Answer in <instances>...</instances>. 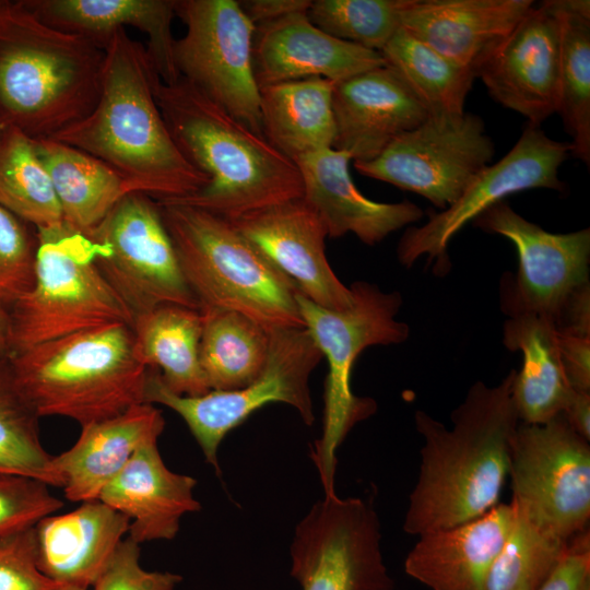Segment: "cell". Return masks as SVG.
I'll return each mask as SVG.
<instances>
[{
    "instance_id": "6da1fadb",
    "label": "cell",
    "mask_w": 590,
    "mask_h": 590,
    "mask_svg": "<svg viewBox=\"0 0 590 590\" xmlns=\"http://www.w3.org/2000/svg\"><path fill=\"white\" fill-rule=\"evenodd\" d=\"M515 375L511 369L495 386L475 381L451 412L450 427L425 411L415 412L423 446L403 521L408 534L448 529L499 504L520 423L512 401Z\"/></svg>"
},
{
    "instance_id": "7a4b0ae2",
    "label": "cell",
    "mask_w": 590,
    "mask_h": 590,
    "mask_svg": "<svg viewBox=\"0 0 590 590\" xmlns=\"http://www.w3.org/2000/svg\"><path fill=\"white\" fill-rule=\"evenodd\" d=\"M141 43L120 28L105 47L101 95L92 113L52 140L82 150L116 170L131 192L156 201L189 197L208 177L174 142L155 98L160 80Z\"/></svg>"
},
{
    "instance_id": "3957f363",
    "label": "cell",
    "mask_w": 590,
    "mask_h": 590,
    "mask_svg": "<svg viewBox=\"0 0 590 590\" xmlns=\"http://www.w3.org/2000/svg\"><path fill=\"white\" fill-rule=\"evenodd\" d=\"M155 98L182 156L208 177L196 193L176 202L227 220L303 197L294 161L249 129L184 78L160 79Z\"/></svg>"
},
{
    "instance_id": "277c9868",
    "label": "cell",
    "mask_w": 590,
    "mask_h": 590,
    "mask_svg": "<svg viewBox=\"0 0 590 590\" xmlns=\"http://www.w3.org/2000/svg\"><path fill=\"white\" fill-rule=\"evenodd\" d=\"M105 50L21 1L0 7V119L34 140L82 121L101 95Z\"/></svg>"
},
{
    "instance_id": "5b68a950",
    "label": "cell",
    "mask_w": 590,
    "mask_h": 590,
    "mask_svg": "<svg viewBox=\"0 0 590 590\" xmlns=\"http://www.w3.org/2000/svg\"><path fill=\"white\" fill-rule=\"evenodd\" d=\"M15 384L39 417L81 426L145 403L149 367L131 326L110 323L33 345L9 356Z\"/></svg>"
},
{
    "instance_id": "8992f818",
    "label": "cell",
    "mask_w": 590,
    "mask_h": 590,
    "mask_svg": "<svg viewBox=\"0 0 590 590\" xmlns=\"http://www.w3.org/2000/svg\"><path fill=\"white\" fill-rule=\"evenodd\" d=\"M157 202L200 308L243 314L269 332L306 328L296 300V284L229 220L187 204Z\"/></svg>"
},
{
    "instance_id": "52a82bcc",
    "label": "cell",
    "mask_w": 590,
    "mask_h": 590,
    "mask_svg": "<svg viewBox=\"0 0 590 590\" xmlns=\"http://www.w3.org/2000/svg\"><path fill=\"white\" fill-rule=\"evenodd\" d=\"M353 304L345 310L323 308L299 292L296 300L306 329L328 361L324 385L323 427L310 456L324 496L335 495L337 450L350 430L376 411V402L353 393L351 374L365 349L404 342L410 327L397 319L402 306L399 292H384L358 281L350 286Z\"/></svg>"
},
{
    "instance_id": "ba28073f",
    "label": "cell",
    "mask_w": 590,
    "mask_h": 590,
    "mask_svg": "<svg viewBox=\"0 0 590 590\" xmlns=\"http://www.w3.org/2000/svg\"><path fill=\"white\" fill-rule=\"evenodd\" d=\"M36 235L34 284L9 306L11 354L105 324L132 327V312L95 266L85 236L66 224Z\"/></svg>"
},
{
    "instance_id": "9c48e42d",
    "label": "cell",
    "mask_w": 590,
    "mask_h": 590,
    "mask_svg": "<svg viewBox=\"0 0 590 590\" xmlns=\"http://www.w3.org/2000/svg\"><path fill=\"white\" fill-rule=\"evenodd\" d=\"M322 357L306 328L273 331L266 366L247 386L229 391L211 390L197 397L180 396L166 388L157 368L149 367L145 403L165 405L181 416L205 461L220 474L221 441L266 404H288L305 424L310 426L315 422L309 377Z\"/></svg>"
},
{
    "instance_id": "30bf717a",
    "label": "cell",
    "mask_w": 590,
    "mask_h": 590,
    "mask_svg": "<svg viewBox=\"0 0 590 590\" xmlns=\"http://www.w3.org/2000/svg\"><path fill=\"white\" fill-rule=\"evenodd\" d=\"M94 263L134 317L161 305L200 309L164 224L158 202L123 196L87 237Z\"/></svg>"
},
{
    "instance_id": "8fae6325",
    "label": "cell",
    "mask_w": 590,
    "mask_h": 590,
    "mask_svg": "<svg viewBox=\"0 0 590 590\" xmlns=\"http://www.w3.org/2000/svg\"><path fill=\"white\" fill-rule=\"evenodd\" d=\"M508 476L512 505L545 532L569 541L589 529L590 444L563 413L518 424Z\"/></svg>"
},
{
    "instance_id": "7c38bea8",
    "label": "cell",
    "mask_w": 590,
    "mask_h": 590,
    "mask_svg": "<svg viewBox=\"0 0 590 590\" xmlns=\"http://www.w3.org/2000/svg\"><path fill=\"white\" fill-rule=\"evenodd\" d=\"M186 34L175 39L179 75L253 132L263 135L253 71L256 25L236 0H175Z\"/></svg>"
},
{
    "instance_id": "4fadbf2b",
    "label": "cell",
    "mask_w": 590,
    "mask_h": 590,
    "mask_svg": "<svg viewBox=\"0 0 590 590\" xmlns=\"http://www.w3.org/2000/svg\"><path fill=\"white\" fill-rule=\"evenodd\" d=\"M380 541L370 502L324 496L295 528L291 576L302 590H393Z\"/></svg>"
},
{
    "instance_id": "5bb4252c",
    "label": "cell",
    "mask_w": 590,
    "mask_h": 590,
    "mask_svg": "<svg viewBox=\"0 0 590 590\" xmlns=\"http://www.w3.org/2000/svg\"><path fill=\"white\" fill-rule=\"evenodd\" d=\"M494 153L480 116L429 115L377 157L354 162V167L363 176L417 193L445 210L489 165Z\"/></svg>"
},
{
    "instance_id": "9a60e30c",
    "label": "cell",
    "mask_w": 590,
    "mask_h": 590,
    "mask_svg": "<svg viewBox=\"0 0 590 590\" xmlns=\"http://www.w3.org/2000/svg\"><path fill=\"white\" fill-rule=\"evenodd\" d=\"M570 154V142L551 139L541 127L527 122L510 151L479 172L453 203L404 232L397 247L399 262L411 268L425 257L436 273H446L450 240L484 211L519 191L565 190L558 172Z\"/></svg>"
},
{
    "instance_id": "2e32d148",
    "label": "cell",
    "mask_w": 590,
    "mask_h": 590,
    "mask_svg": "<svg viewBox=\"0 0 590 590\" xmlns=\"http://www.w3.org/2000/svg\"><path fill=\"white\" fill-rule=\"evenodd\" d=\"M473 225L509 239L516 247V276H504L502 308L555 320L568 297L589 284L590 229L551 233L517 213L506 201L480 214Z\"/></svg>"
},
{
    "instance_id": "e0dca14e",
    "label": "cell",
    "mask_w": 590,
    "mask_h": 590,
    "mask_svg": "<svg viewBox=\"0 0 590 590\" xmlns=\"http://www.w3.org/2000/svg\"><path fill=\"white\" fill-rule=\"evenodd\" d=\"M558 68L559 23L546 0L533 4L475 75L498 104L540 127L556 114Z\"/></svg>"
},
{
    "instance_id": "ac0fdd59",
    "label": "cell",
    "mask_w": 590,
    "mask_h": 590,
    "mask_svg": "<svg viewBox=\"0 0 590 590\" xmlns=\"http://www.w3.org/2000/svg\"><path fill=\"white\" fill-rule=\"evenodd\" d=\"M229 221L305 297L330 310L352 306L351 288L340 281L328 262L323 223L303 198Z\"/></svg>"
},
{
    "instance_id": "d6986e66",
    "label": "cell",
    "mask_w": 590,
    "mask_h": 590,
    "mask_svg": "<svg viewBox=\"0 0 590 590\" xmlns=\"http://www.w3.org/2000/svg\"><path fill=\"white\" fill-rule=\"evenodd\" d=\"M332 104L337 130L333 148L354 162L374 160L396 138L429 116L388 64L335 82Z\"/></svg>"
},
{
    "instance_id": "ffe728a7",
    "label": "cell",
    "mask_w": 590,
    "mask_h": 590,
    "mask_svg": "<svg viewBox=\"0 0 590 590\" xmlns=\"http://www.w3.org/2000/svg\"><path fill=\"white\" fill-rule=\"evenodd\" d=\"M252 58L259 88L308 78L340 82L387 64L379 51L321 31L307 12L257 25Z\"/></svg>"
},
{
    "instance_id": "44dd1931",
    "label": "cell",
    "mask_w": 590,
    "mask_h": 590,
    "mask_svg": "<svg viewBox=\"0 0 590 590\" xmlns=\"http://www.w3.org/2000/svg\"><path fill=\"white\" fill-rule=\"evenodd\" d=\"M352 158L328 148L299 156L296 163L303 181V200L318 214L331 238L354 234L374 246L391 233L424 216L415 203L377 202L365 197L350 174Z\"/></svg>"
},
{
    "instance_id": "7402d4cb",
    "label": "cell",
    "mask_w": 590,
    "mask_h": 590,
    "mask_svg": "<svg viewBox=\"0 0 590 590\" xmlns=\"http://www.w3.org/2000/svg\"><path fill=\"white\" fill-rule=\"evenodd\" d=\"M533 4L532 0H412L401 27L476 74Z\"/></svg>"
},
{
    "instance_id": "603a6c76",
    "label": "cell",
    "mask_w": 590,
    "mask_h": 590,
    "mask_svg": "<svg viewBox=\"0 0 590 590\" xmlns=\"http://www.w3.org/2000/svg\"><path fill=\"white\" fill-rule=\"evenodd\" d=\"M515 516L511 502L499 503L473 520L420 535L404 571L430 590H485Z\"/></svg>"
},
{
    "instance_id": "cb8c5ba5",
    "label": "cell",
    "mask_w": 590,
    "mask_h": 590,
    "mask_svg": "<svg viewBox=\"0 0 590 590\" xmlns=\"http://www.w3.org/2000/svg\"><path fill=\"white\" fill-rule=\"evenodd\" d=\"M194 477L164 463L157 439L144 442L125 468L103 488L98 500L130 520L129 538L138 544L173 540L181 518L198 511Z\"/></svg>"
},
{
    "instance_id": "d4e9b609",
    "label": "cell",
    "mask_w": 590,
    "mask_h": 590,
    "mask_svg": "<svg viewBox=\"0 0 590 590\" xmlns=\"http://www.w3.org/2000/svg\"><path fill=\"white\" fill-rule=\"evenodd\" d=\"M129 526L126 516L98 499L46 516L35 526L38 567L58 586L90 589Z\"/></svg>"
},
{
    "instance_id": "484cf974",
    "label": "cell",
    "mask_w": 590,
    "mask_h": 590,
    "mask_svg": "<svg viewBox=\"0 0 590 590\" xmlns=\"http://www.w3.org/2000/svg\"><path fill=\"white\" fill-rule=\"evenodd\" d=\"M44 23L88 39L105 50L115 32L127 25L148 35V54L162 82L175 83L172 24L175 0H23Z\"/></svg>"
},
{
    "instance_id": "4316f807",
    "label": "cell",
    "mask_w": 590,
    "mask_h": 590,
    "mask_svg": "<svg viewBox=\"0 0 590 590\" xmlns=\"http://www.w3.org/2000/svg\"><path fill=\"white\" fill-rule=\"evenodd\" d=\"M81 427L73 446L54 456L52 472L67 499L84 503L98 498L139 447L158 439L165 421L153 404L142 403Z\"/></svg>"
},
{
    "instance_id": "83f0119b",
    "label": "cell",
    "mask_w": 590,
    "mask_h": 590,
    "mask_svg": "<svg viewBox=\"0 0 590 590\" xmlns=\"http://www.w3.org/2000/svg\"><path fill=\"white\" fill-rule=\"evenodd\" d=\"M503 342L507 350L521 352L523 358L512 385L519 421L544 423L563 413L575 390L565 374L553 321L535 314L509 315Z\"/></svg>"
},
{
    "instance_id": "f1b7e54d",
    "label": "cell",
    "mask_w": 590,
    "mask_h": 590,
    "mask_svg": "<svg viewBox=\"0 0 590 590\" xmlns=\"http://www.w3.org/2000/svg\"><path fill=\"white\" fill-rule=\"evenodd\" d=\"M334 83L323 78H308L261 87L263 137L292 161L333 148L337 133L332 104Z\"/></svg>"
},
{
    "instance_id": "f546056e",
    "label": "cell",
    "mask_w": 590,
    "mask_h": 590,
    "mask_svg": "<svg viewBox=\"0 0 590 590\" xmlns=\"http://www.w3.org/2000/svg\"><path fill=\"white\" fill-rule=\"evenodd\" d=\"M50 176L63 222L86 238L116 203L131 192L111 167L88 153L52 139L35 140Z\"/></svg>"
},
{
    "instance_id": "4dcf8cb0",
    "label": "cell",
    "mask_w": 590,
    "mask_h": 590,
    "mask_svg": "<svg viewBox=\"0 0 590 590\" xmlns=\"http://www.w3.org/2000/svg\"><path fill=\"white\" fill-rule=\"evenodd\" d=\"M132 329L139 359L160 370L167 389L188 397L211 391L200 365V309L161 305L134 317Z\"/></svg>"
},
{
    "instance_id": "1f68e13d",
    "label": "cell",
    "mask_w": 590,
    "mask_h": 590,
    "mask_svg": "<svg viewBox=\"0 0 590 590\" xmlns=\"http://www.w3.org/2000/svg\"><path fill=\"white\" fill-rule=\"evenodd\" d=\"M200 365L210 390L247 386L262 373L271 332L247 316L219 307H201Z\"/></svg>"
},
{
    "instance_id": "d6a6232c",
    "label": "cell",
    "mask_w": 590,
    "mask_h": 590,
    "mask_svg": "<svg viewBox=\"0 0 590 590\" xmlns=\"http://www.w3.org/2000/svg\"><path fill=\"white\" fill-rule=\"evenodd\" d=\"M559 23L556 114L571 137V154L590 164V1L553 0Z\"/></svg>"
},
{
    "instance_id": "836d02e7",
    "label": "cell",
    "mask_w": 590,
    "mask_h": 590,
    "mask_svg": "<svg viewBox=\"0 0 590 590\" xmlns=\"http://www.w3.org/2000/svg\"><path fill=\"white\" fill-rule=\"evenodd\" d=\"M414 93L428 115H458L473 82V71L400 27L380 51Z\"/></svg>"
},
{
    "instance_id": "e575fe53",
    "label": "cell",
    "mask_w": 590,
    "mask_h": 590,
    "mask_svg": "<svg viewBox=\"0 0 590 590\" xmlns=\"http://www.w3.org/2000/svg\"><path fill=\"white\" fill-rule=\"evenodd\" d=\"M0 204L37 232L64 225L35 140L12 126L0 131Z\"/></svg>"
},
{
    "instance_id": "d590c367",
    "label": "cell",
    "mask_w": 590,
    "mask_h": 590,
    "mask_svg": "<svg viewBox=\"0 0 590 590\" xmlns=\"http://www.w3.org/2000/svg\"><path fill=\"white\" fill-rule=\"evenodd\" d=\"M39 418L15 384L9 356L0 357V472L57 487L54 456L42 444Z\"/></svg>"
},
{
    "instance_id": "8d00e7d4",
    "label": "cell",
    "mask_w": 590,
    "mask_h": 590,
    "mask_svg": "<svg viewBox=\"0 0 590 590\" xmlns=\"http://www.w3.org/2000/svg\"><path fill=\"white\" fill-rule=\"evenodd\" d=\"M515 511L514 524L491 567L485 590H538L568 552L570 540L545 532Z\"/></svg>"
},
{
    "instance_id": "74e56055",
    "label": "cell",
    "mask_w": 590,
    "mask_h": 590,
    "mask_svg": "<svg viewBox=\"0 0 590 590\" xmlns=\"http://www.w3.org/2000/svg\"><path fill=\"white\" fill-rule=\"evenodd\" d=\"M412 0H315L307 15L327 34L381 51L401 27Z\"/></svg>"
},
{
    "instance_id": "f35d334b",
    "label": "cell",
    "mask_w": 590,
    "mask_h": 590,
    "mask_svg": "<svg viewBox=\"0 0 590 590\" xmlns=\"http://www.w3.org/2000/svg\"><path fill=\"white\" fill-rule=\"evenodd\" d=\"M37 247L36 231L0 204V299L8 306L33 286Z\"/></svg>"
},
{
    "instance_id": "ab89813d",
    "label": "cell",
    "mask_w": 590,
    "mask_h": 590,
    "mask_svg": "<svg viewBox=\"0 0 590 590\" xmlns=\"http://www.w3.org/2000/svg\"><path fill=\"white\" fill-rule=\"evenodd\" d=\"M63 503L37 479L0 472V538L33 528Z\"/></svg>"
},
{
    "instance_id": "60d3db41",
    "label": "cell",
    "mask_w": 590,
    "mask_h": 590,
    "mask_svg": "<svg viewBox=\"0 0 590 590\" xmlns=\"http://www.w3.org/2000/svg\"><path fill=\"white\" fill-rule=\"evenodd\" d=\"M38 567L35 527L0 538V590H56Z\"/></svg>"
},
{
    "instance_id": "b9f144b4",
    "label": "cell",
    "mask_w": 590,
    "mask_h": 590,
    "mask_svg": "<svg viewBox=\"0 0 590 590\" xmlns=\"http://www.w3.org/2000/svg\"><path fill=\"white\" fill-rule=\"evenodd\" d=\"M181 576L150 571L140 564V544L125 538L92 586V590H175Z\"/></svg>"
},
{
    "instance_id": "7bdbcfd3",
    "label": "cell",
    "mask_w": 590,
    "mask_h": 590,
    "mask_svg": "<svg viewBox=\"0 0 590 590\" xmlns=\"http://www.w3.org/2000/svg\"><path fill=\"white\" fill-rule=\"evenodd\" d=\"M538 590H590V532L574 536L564 559Z\"/></svg>"
},
{
    "instance_id": "ee69618b",
    "label": "cell",
    "mask_w": 590,
    "mask_h": 590,
    "mask_svg": "<svg viewBox=\"0 0 590 590\" xmlns=\"http://www.w3.org/2000/svg\"><path fill=\"white\" fill-rule=\"evenodd\" d=\"M557 341L570 386L574 390L590 392V337L557 333Z\"/></svg>"
},
{
    "instance_id": "f6af8a7d",
    "label": "cell",
    "mask_w": 590,
    "mask_h": 590,
    "mask_svg": "<svg viewBox=\"0 0 590 590\" xmlns=\"http://www.w3.org/2000/svg\"><path fill=\"white\" fill-rule=\"evenodd\" d=\"M553 323L557 333L590 337V284L568 297Z\"/></svg>"
},
{
    "instance_id": "bcb514c9",
    "label": "cell",
    "mask_w": 590,
    "mask_h": 590,
    "mask_svg": "<svg viewBox=\"0 0 590 590\" xmlns=\"http://www.w3.org/2000/svg\"><path fill=\"white\" fill-rule=\"evenodd\" d=\"M311 2V0H244L239 1V4L257 26L290 14L307 12Z\"/></svg>"
},
{
    "instance_id": "7dc6e473",
    "label": "cell",
    "mask_w": 590,
    "mask_h": 590,
    "mask_svg": "<svg viewBox=\"0 0 590 590\" xmlns=\"http://www.w3.org/2000/svg\"><path fill=\"white\" fill-rule=\"evenodd\" d=\"M563 414L570 426L590 440V392L575 390Z\"/></svg>"
},
{
    "instance_id": "c3c4849f",
    "label": "cell",
    "mask_w": 590,
    "mask_h": 590,
    "mask_svg": "<svg viewBox=\"0 0 590 590\" xmlns=\"http://www.w3.org/2000/svg\"><path fill=\"white\" fill-rule=\"evenodd\" d=\"M10 329L9 306L0 299V357L11 354Z\"/></svg>"
},
{
    "instance_id": "681fc988",
    "label": "cell",
    "mask_w": 590,
    "mask_h": 590,
    "mask_svg": "<svg viewBox=\"0 0 590 590\" xmlns=\"http://www.w3.org/2000/svg\"><path fill=\"white\" fill-rule=\"evenodd\" d=\"M56 590H90L74 586H59Z\"/></svg>"
},
{
    "instance_id": "f907efd6",
    "label": "cell",
    "mask_w": 590,
    "mask_h": 590,
    "mask_svg": "<svg viewBox=\"0 0 590 590\" xmlns=\"http://www.w3.org/2000/svg\"><path fill=\"white\" fill-rule=\"evenodd\" d=\"M4 126L7 125H4L3 121L0 119V131L4 128Z\"/></svg>"
},
{
    "instance_id": "816d5d0a",
    "label": "cell",
    "mask_w": 590,
    "mask_h": 590,
    "mask_svg": "<svg viewBox=\"0 0 590 590\" xmlns=\"http://www.w3.org/2000/svg\"><path fill=\"white\" fill-rule=\"evenodd\" d=\"M1 4H2V0H0V7H1Z\"/></svg>"
}]
</instances>
